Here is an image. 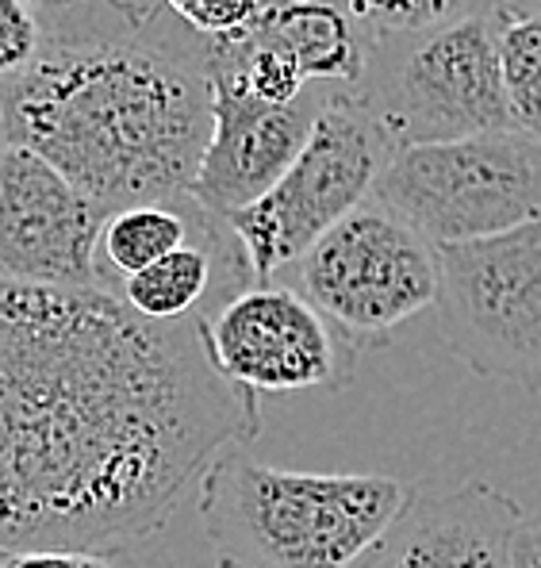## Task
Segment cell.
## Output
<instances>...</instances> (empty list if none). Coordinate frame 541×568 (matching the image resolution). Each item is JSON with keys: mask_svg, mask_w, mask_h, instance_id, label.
Here are the masks:
<instances>
[{"mask_svg": "<svg viewBox=\"0 0 541 568\" xmlns=\"http://www.w3.org/2000/svg\"><path fill=\"white\" fill-rule=\"evenodd\" d=\"M257 434V396L215 373L196 320L0 281V554L150 538Z\"/></svg>", "mask_w": 541, "mask_h": 568, "instance_id": "cell-1", "label": "cell"}, {"mask_svg": "<svg viewBox=\"0 0 541 568\" xmlns=\"http://www.w3.org/2000/svg\"><path fill=\"white\" fill-rule=\"evenodd\" d=\"M207 139L212 93L200 36L177 20L47 39L20 78L0 81V150L39 154L100 215L185 200Z\"/></svg>", "mask_w": 541, "mask_h": 568, "instance_id": "cell-2", "label": "cell"}, {"mask_svg": "<svg viewBox=\"0 0 541 568\" xmlns=\"http://www.w3.org/2000/svg\"><path fill=\"white\" fill-rule=\"evenodd\" d=\"M415 488L380 473L277 469L231 446L200 476L215 568H357Z\"/></svg>", "mask_w": 541, "mask_h": 568, "instance_id": "cell-3", "label": "cell"}, {"mask_svg": "<svg viewBox=\"0 0 541 568\" xmlns=\"http://www.w3.org/2000/svg\"><path fill=\"white\" fill-rule=\"evenodd\" d=\"M354 89L396 154L507 131L499 16L480 12L419 36L377 39Z\"/></svg>", "mask_w": 541, "mask_h": 568, "instance_id": "cell-4", "label": "cell"}, {"mask_svg": "<svg viewBox=\"0 0 541 568\" xmlns=\"http://www.w3.org/2000/svg\"><path fill=\"white\" fill-rule=\"evenodd\" d=\"M392 158V142L357 89H330L285 178L262 200L223 220L238 242L249 284H269L277 273L293 270L338 220L377 192Z\"/></svg>", "mask_w": 541, "mask_h": 568, "instance_id": "cell-5", "label": "cell"}, {"mask_svg": "<svg viewBox=\"0 0 541 568\" xmlns=\"http://www.w3.org/2000/svg\"><path fill=\"white\" fill-rule=\"evenodd\" d=\"M372 196L435 246L541 223V139L492 131L399 150Z\"/></svg>", "mask_w": 541, "mask_h": 568, "instance_id": "cell-6", "label": "cell"}, {"mask_svg": "<svg viewBox=\"0 0 541 568\" xmlns=\"http://www.w3.org/2000/svg\"><path fill=\"white\" fill-rule=\"evenodd\" d=\"M435 254L449 354L477 377L541 392V223Z\"/></svg>", "mask_w": 541, "mask_h": 568, "instance_id": "cell-7", "label": "cell"}, {"mask_svg": "<svg viewBox=\"0 0 541 568\" xmlns=\"http://www.w3.org/2000/svg\"><path fill=\"white\" fill-rule=\"evenodd\" d=\"M293 288L346 338H380L438 300V254L392 207L369 196L293 265Z\"/></svg>", "mask_w": 541, "mask_h": 568, "instance_id": "cell-8", "label": "cell"}, {"mask_svg": "<svg viewBox=\"0 0 541 568\" xmlns=\"http://www.w3.org/2000/svg\"><path fill=\"white\" fill-rule=\"evenodd\" d=\"M215 373L246 392L343 388L357 342L346 338L293 284H243L196 315Z\"/></svg>", "mask_w": 541, "mask_h": 568, "instance_id": "cell-9", "label": "cell"}, {"mask_svg": "<svg viewBox=\"0 0 541 568\" xmlns=\"http://www.w3.org/2000/svg\"><path fill=\"white\" fill-rule=\"evenodd\" d=\"M104 215L54 165L20 146L0 150V281L35 288H100Z\"/></svg>", "mask_w": 541, "mask_h": 568, "instance_id": "cell-10", "label": "cell"}, {"mask_svg": "<svg viewBox=\"0 0 541 568\" xmlns=\"http://www.w3.org/2000/svg\"><path fill=\"white\" fill-rule=\"evenodd\" d=\"M335 85H312L293 104H257L231 89L207 85L212 93V139L196 165L188 200L212 220H231L285 178L304 150L319 108Z\"/></svg>", "mask_w": 541, "mask_h": 568, "instance_id": "cell-11", "label": "cell"}, {"mask_svg": "<svg viewBox=\"0 0 541 568\" xmlns=\"http://www.w3.org/2000/svg\"><path fill=\"white\" fill-rule=\"evenodd\" d=\"M522 507L488 480L442 496H411L357 568H507Z\"/></svg>", "mask_w": 541, "mask_h": 568, "instance_id": "cell-12", "label": "cell"}, {"mask_svg": "<svg viewBox=\"0 0 541 568\" xmlns=\"http://www.w3.org/2000/svg\"><path fill=\"white\" fill-rule=\"evenodd\" d=\"M220 281L249 284L235 235L227 231V223L204 212L185 246H177L139 277L123 281L115 296L146 323H185L196 320L200 307L215 296Z\"/></svg>", "mask_w": 541, "mask_h": 568, "instance_id": "cell-13", "label": "cell"}, {"mask_svg": "<svg viewBox=\"0 0 541 568\" xmlns=\"http://www.w3.org/2000/svg\"><path fill=\"white\" fill-rule=\"evenodd\" d=\"M262 28L296 58L299 73L319 85H357L369 43L330 0H293L257 16Z\"/></svg>", "mask_w": 541, "mask_h": 568, "instance_id": "cell-14", "label": "cell"}, {"mask_svg": "<svg viewBox=\"0 0 541 568\" xmlns=\"http://www.w3.org/2000/svg\"><path fill=\"white\" fill-rule=\"evenodd\" d=\"M204 212L193 200H170V204H131L104 215L96 235V281L104 292H115L123 281L139 277L150 265L170 257L177 246L193 239Z\"/></svg>", "mask_w": 541, "mask_h": 568, "instance_id": "cell-15", "label": "cell"}, {"mask_svg": "<svg viewBox=\"0 0 541 568\" xmlns=\"http://www.w3.org/2000/svg\"><path fill=\"white\" fill-rule=\"evenodd\" d=\"M499 70L511 128L541 139V12L499 20Z\"/></svg>", "mask_w": 541, "mask_h": 568, "instance_id": "cell-16", "label": "cell"}, {"mask_svg": "<svg viewBox=\"0 0 541 568\" xmlns=\"http://www.w3.org/2000/svg\"><path fill=\"white\" fill-rule=\"evenodd\" d=\"M343 8L365 43L446 28L465 16L492 12V0H330Z\"/></svg>", "mask_w": 541, "mask_h": 568, "instance_id": "cell-17", "label": "cell"}, {"mask_svg": "<svg viewBox=\"0 0 541 568\" xmlns=\"http://www.w3.org/2000/svg\"><path fill=\"white\" fill-rule=\"evenodd\" d=\"M43 23L47 39H96V36H123V31H150L135 0H23Z\"/></svg>", "mask_w": 541, "mask_h": 568, "instance_id": "cell-18", "label": "cell"}, {"mask_svg": "<svg viewBox=\"0 0 541 568\" xmlns=\"http://www.w3.org/2000/svg\"><path fill=\"white\" fill-rule=\"evenodd\" d=\"M47 47V31L23 0H0V81L28 70Z\"/></svg>", "mask_w": 541, "mask_h": 568, "instance_id": "cell-19", "label": "cell"}, {"mask_svg": "<svg viewBox=\"0 0 541 568\" xmlns=\"http://www.w3.org/2000/svg\"><path fill=\"white\" fill-rule=\"evenodd\" d=\"M0 568H139L127 549H78V546H47V549H12L0 554Z\"/></svg>", "mask_w": 541, "mask_h": 568, "instance_id": "cell-20", "label": "cell"}, {"mask_svg": "<svg viewBox=\"0 0 541 568\" xmlns=\"http://www.w3.org/2000/svg\"><path fill=\"white\" fill-rule=\"evenodd\" d=\"M507 568H541V515H522L519 530L511 538Z\"/></svg>", "mask_w": 541, "mask_h": 568, "instance_id": "cell-21", "label": "cell"}, {"mask_svg": "<svg viewBox=\"0 0 541 568\" xmlns=\"http://www.w3.org/2000/svg\"><path fill=\"white\" fill-rule=\"evenodd\" d=\"M492 12L499 20H511V16H534L541 12V0H492Z\"/></svg>", "mask_w": 541, "mask_h": 568, "instance_id": "cell-22", "label": "cell"}, {"mask_svg": "<svg viewBox=\"0 0 541 568\" xmlns=\"http://www.w3.org/2000/svg\"><path fill=\"white\" fill-rule=\"evenodd\" d=\"M135 4H139V12H143V16H146V20H150V23H157V20H170V16H157V12H154V8H150V4H146V0H135Z\"/></svg>", "mask_w": 541, "mask_h": 568, "instance_id": "cell-23", "label": "cell"}]
</instances>
